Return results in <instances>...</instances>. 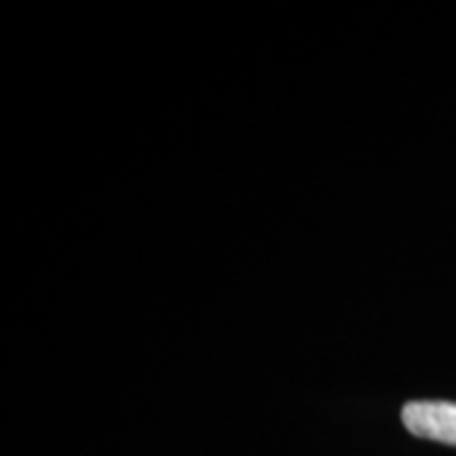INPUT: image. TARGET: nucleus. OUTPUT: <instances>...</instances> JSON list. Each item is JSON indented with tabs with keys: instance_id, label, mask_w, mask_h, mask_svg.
<instances>
[{
	"instance_id": "obj_1",
	"label": "nucleus",
	"mask_w": 456,
	"mask_h": 456,
	"mask_svg": "<svg viewBox=\"0 0 456 456\" xmlns=\"http://www.w3.org/2000/svg\"><path fill=\"white\" fill-rule=\"evenodd\" d=\"M403 426L413 436L456 446V403L413 401L403 406Z\"/></svg>"
}]
</instances>
